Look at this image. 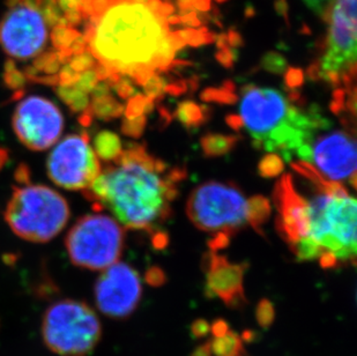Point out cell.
Instances as JSON below:
<instances>
[{
    "label": "cell",
    "instance_id": "d4e9b609",
    "mask_svg": "<svg viewBox=\"0 0 357 356\" xmlns=\"http://www.w3.org/2000/svg\"><path fill=\"white\" fill-rule=\"evenodd\" d=\"M304 3H307V6L314 10V13L324 17L326 10L330 8V5L333 3V0H304Z\"/></svg>",
    "mask_w": 357,
    "mask_h": 356
},
{
    "label": "cell",
    "instance_id": "2e32d148",
    "mask_svg": "<svg viewBox=\"0 0 357 356\" xmlns=\"http://www.w3.org/2000/svg\"><path fill=\"white\" fill-rule=\"evenodd\" d=\"M211 350L214 356H248L242 336L229 329L221 336H213L209 340Z\"/></svg>",
    "mask_w": 357,
    "mask_h": 356
},
{
    "label": "cell",
    "instance_id": "ac0fdd59",
    "mask_svg": "<svg viewBox=\"0 0 357 356\" xmlns=\"http://www.w3.org/2000/svg\"><path fill=\"white\" fill-rule=\"evenodd\" d=\"M236 142L233 135H208L202 138V147L207 156H219L228 153Z\"/></svg>",
    "mask_w": 357,
    "mask_h": 356
},
{
    "label": "cell",
    "instance_id": "1f68e13d",
    "mask_svg": "<svg viewBox=\"0 0 357 356\" xmlns=\"http://www.w3.org/2000/svg\"><path fill=\"white\" fill-rule=\"evenodd\" d=\"M218 1H220V3H222V1H226V0H218Z\"/></svg>",
    "mask_w": 357,
    "mask_h": 356
},
{
    "label": "cell",
    "instance_id": "7a4b0ae2",
    "mask_svg": "<svg viewBox=\"0 0 357 356\" xmlns=\"http://www.w3.org/2000/svg\"><path fill=\"white\" fill-rule=\"evenodd\" d=\"M307 181L305 193L293 176L284 175L275 188L279 230L296 258L317 260L324 269L354 264L356 260L357 202L344 185L326 181L310 165L294 163Z\"/></svg>",
    "mask_w": 357,
    "mask_h": 356
},
{
    "label": "cell",
    "instance_id": "ffe728a7",
    "mask_svg": "<svg viewBox=\"0 0 357 356\" xmlns=\"http://www.w3.org/2000/svg\"><path fill=\"white\" fill-rule=\"evenodd\" d=\"M283 170V158L278 154L267 155L260 162L259 172L264 177L271 178L279 175Z\"/></svg>",
    "mask_w": 357,
    "mask_h": 356
},
{
    "label": "cell",
    "instance_id": "4dcf8cb0",
    "mask_svg": "<svg viewBox=\"0 0 357 356\" xmlns=\"http://www.w3.org/2000/svg\"><path fill=\"white\" fill-rule=\"evenodd\" d=\"M7 161V151L0 147V170L3 168Z\"/></svg>",
    "mask_w": 357,
    "mask_h": 356
},
{
    "label": "cell",
    "instance_id": "4316f807",
    "mask_svg": "<svg viewBox=\"0 0 357 356\" xmlns=\"http://www.w3.org/2000/svg\"><path fill=\"white\" fill-rule=\"evenodd\" d=\"M229 324L225 320H215L211 324V333L213 336H221L229 331Z\"/></svg>",
    "mask_w": 357,
    "mask_h": 356
},
{
    "label": "cell",
    "instance_id": "5bb4252c",
    "mask_svg": "<svg viewBox=\"0 0 357 356\" xmlns=\"http://www.w3.org/2000/svg\"><path fill=\"white\" fill-rule=\"evenodd\" d=\"M94 294L96 306L103 315L115 320L128 318L142 299V280L131 266L115 262L100 276Z\"/></svg>",
    "mask_w": 357,
    "mask_h": 356
},
{
    "label": "cell",
    "instance_id": "8992f818",
    "mask_svg": "<svg viewBox=\"0 0 357 356\" xmlns=\"http://www.w3.org/2000/svg\"><path fill=\"white\" fill-rule=\"evenodd\" d=\"M186 212L197 228L214 237L228 239L248 225L261 232L260 227L270 216L271 206L264 197L246 199L236 186L212 181L193 190Z\"/></svg>",
    "mask_w": 357,
    "mask_h": 356
},
{
    "label": "cell",
    "instance_id": "f1b7e54d",
    "mask_svg": "<svg viewBox=\"0 0 357 356\" xmlns=\"http://www.w3.org/2000/svg\"><path fill=\"white\" fill-rule=\"evenodd\" d=\"M191 356H212V350H211V343L207 340L206 343H202L193 350Z\"/></svg>",
    "mask_w": 357,
    "mask_h": 356
},
{
    "label": "cell",
    "instance_id": "e0dca14e",
    "mask_svg": "<svg viewBox=\"0 0 357 356\" xmlns=\"http://www.w3.org/2000/svg\"><path fill=\"white\" fill-rule=\"evenodd\" d=\"M93 149L98 160L112 162L119 158L123 151V146L121 139L116 133L112 131H101L95 137Z\"/></svg>",
    "mask_w": 357,
    "mask_h": 356
},
{
    "label": "cell",
    "instance_id": "d6986e66",
    "mask_svg": "<svg viewBox=\"0 0 357 356\" xmlns=\"http://www.w3.org/2000/svg\"><path fill=\"white\" fill-rule=\"evenodd\" d=\"M202 107H199L196 103H191V102H185L179 105L178 110H177V117L179 121H182L183 124L192 125L200 124L202 121Z\"/></svg>",
    "mask_w": 357,
    "mask_h": 356
},
{
    "label": "cell",
    "instance_id": "cb8c5ba5",
    "mask_svg": "<svg viewBox=\"0 0 357 356\" xmlns=\"http://www.w3.org/2000/svg\"><path fill=\"white\" fill-rule=\"evenodd\" d=\"M265 66L271 71L282 72L286 66V61L279 54H270L265 58Z\"/></svg>",
    "mask_w": 357,
    "mask_h": 356
},
{
    "label": "cell",
    "instance_id": "30bf717a",
    "mask_svg": "<svg viewBox=\"0 0 357 356\" xmlns=\"http://www.w3.org/2000/svg\"><path fill=\"white\" fill-rule=\"evenodd\" d=\"M326 51L319 77L333 86H351L356 74V0H333Z\"/></svg>",
    "mask_w": 357,
    "mask_h": 356
},
{
    "label": "cell",
    "instance_id": "9c48e42d",
    "mask_svg": "<svg viewBox=\"0 0 357 356\" xmlns=\"http://www.w3.org/2000/svg\"><path fill=\"white\" fill-rule=\"evenodd\" d=\"M124 232L119 222L103 214L79 218L66 237L71 262L82 269L103 271L119 262Z\"/></svg>",
    "mask_w": 357,
    "mask_h": 356
},
{
    "label": "cell",
    "instance_id": "83f0119b",
    "mask_svg": "<svg viewBox=\"0 0 357 356\" xmlns=\"http://www.w3.org/2000/svg\"><path fill=\"white\" fill-rule=\"evenodd\" d=\"M287 82L289 86H296L300 84L303 80V75H302V71L300 70H290L287 74Z\"/></svg>",
    "mask_w": 357,
    "mask_h": 356
},
{
    "label": "cell",
    "instance_id": "52a82bcc",
    "mask_svg": "<svg viewBox=\"0 0 357 356\" xmlns=\"http://www.w3.org/2000/svg\"><path fill=\"white\" fill-rule=\"evenodd\" d=\"M5 218L21 239L45 243L54 239L68 225L70 209L57 191L45 185L26 183L14 188Z\"/></svg>",
    "mask_w": 357,
    "mask_h": 356
},
{
    "label": "cell",
    "instance_id": "ba28073f",
    "mask_svg": "<svg viewBox=\"0 0 357 356\" xmlns=\"http://www.w3.org/2000/svg\"><path fill=\"white\" fill-rule=\"evenodd\" d=\"M42 336L52 353L87 356L101 340V322L86 303L61 299L51 304L44 313Z\"/></svg>",
    "mask_w": 357,
    "mask_h": 356
},
{
    "label": "cell",
    "instance_id": "277c9868",
    "mask_svg": "<svg viewBox=\"0 0 357 356\" xmlns=\"http://www.w3.org/2000/svg\"><path fill=\"white\" fill-rule=\"evenodd\" d=\"M184 170L169 168L140 144L123 149L84 190L130 229L153 232L167 220Z\"/></svg>",
    "mask_w": 357,
    "mask_h": 356
},
{
    "label": "cell",
    "instance_id": "484cf974",
    "mask_svg": "<svg viewBox=\"0 0 357 356\" xmlns=\"http://www.w3.org/2000/svg\"><path fill=\"white\" fill-rule=\"evenodd\" d=\"M146 280L151 285H161L165 283V276L163 271L160 269H151L146 274Z\"/></svg>",
    "mask_w": 357,
    "mask_h": 356
},
{
    "label": "cell",
    "instance_id": "7402d4cb",
    "mask_svg": "<svg viewBox=\"0 0 357 356\" xmlns=\"http://www.w3.org/2000/svg\"><path fill=\"white\" fill-rule=\"evenodd\" d=\"M144 125H145V117L140 116V117L128 119V123H125L124 126H123V130L128 135H138L142 131Z\"/></svg>",
    "mask_w": 357,
    "mask_h": 356
},
{
    "label": "cell",
    "instance_id": "7c38bea8",
    "mask_svg": "<svg viewBox=\"0 0 357 356\" xmlns=\"http://www.w3.org/2000/svg\"><path fill=\"white\" fill-rule=\"evenodd\" d=\"M47 175L66 190H86L101 172V165L86 133L58 142L47 161Z\"/></svg>",
    "mask_w": 357,
    "mask_h": 356
},
{
    "label": "cell",
    "instance_id": "603a6c76",
    "mask_svg": "<svg viewBox=\"0 0 357 356\" xmlns=\"http://www.w3.org/2000/svg\"><path fill=\"white\" fill-rule=\"evenodd\" d=\"M191 333L196 339H202L211 333V324L206 320H197L191 325Z\"/></svg>",
    "mask_w": 357,
    "mask_h": 356
},
{
    "label": "cell",
    "instance_id": "9a60e30c",
    "mask_svg": "<svg viewBox=\"0 0 357 356\" xmlns=\"http://www.w3.org/2000/svg\"><path fill=\"white\" fill-rule=\"evenodd\" d=\"M206 273V292L209 297H218L230 309H242L245 306L244 274L246 264H233L225 255L209 252L204 260Z\"/></svg>",
    "mask_w": 357,
    "mask_h": 356
},
{
    "label": "cell",
    "instance_id": "8fae6325",
    "mask_svg": "<svg viewBox=\"0 0 357 356\" xmlns=\"http://www.w3.org/2000/svg\"><path fill=\"white\" fill-rule=\"evenodd\" d=\"M328 130V128H327ZM318 132L301 148L297 158L310 165L326 181L356 186V144L349 132L344 130Z\"/></svg>",
    "mask_w": 357,
    "mask_h": 356
},
{
    "label": "cell",
    "instance_id": "4fadbf2b",
    "mask_svg": "<svg viewBox=\"0 0 357 356\" xmlns=\"http://www.w3.org/2000/svg\"><path fill=\"white\" fill-rule=\"evenodd\" d=\"M13 128L17 139L31 151H47L57 144L64 130L59 107L47 98L31 95L15 107Z\"/></svg>",
    "mask_w": 357,
    "mask_h": 356
},
{
    "label": "cell",
    "instance_id": "6da1fadb",
    "mask_svg": "<svg viewBox=\"0 0 357 356\" xmlns=\"http://www.w3.org/2000/svg\"><path fill=\"white\" fill-rule=\"evenodd\" d=\"M86 51L109 82L131 77L144 86L165 71L185 42L169 29L172 5L161 0H82Z\"/></svg>",
    "mask_w": 357,
    "mask_h": 356
},
{
    "label": "cell",
    "instance_id": "5b68a950",
    "mask_svg": "<svg viewBox=\"0 0 357 356\" xmlns=\"http://www.w3.org/2000/svg\"><path fill=\"white\" fill-rule=\"evenodd\" d=\"M234 128H245L257 148L291 160L331 121L314 111H303L281 91L248 86L242 91L238 117Z\"/></svg>",
    "mask_w": 357,
    "mask_h": 356
},
{
    "label": "cell",
    "instance_id": "3957f363",
    "mask_svg": "<svg viewBox=\"0 0 357 356\" xmlns=\"http://www.w3.org/2000/svg\"><path fill=\"white\" fill-rule=\"evenodd\" d=\"M81 0H6L0 47L8 64L26 65L24 77L58 84L72 58L86 51Z\"/></svg>",
    "mask_w": 357,
    "mask_h": 356
},
{
    "label": "cell",
    "instance_id": "f546056e",
    "mask_svg": "<svg viewBox=\"0 0 357 356\" xmlns=\"http://www.w3.org/2000/svg\"><path fill=\"white\" fill-rule=\"evenodd\" d=\"M190 3L200 10H208L211 7V0H190Z\"/></svg>",
    "mask_w": 357,
    "mask_h": 356
},
{
    "label": "cell",
    "instance_id": "44dd1931",
    "mask_svg": "<svg viewBox=\"0 0 357 356\" xmlns=\"http://www.w3.org/2000/svg\"><path fill=\"white\" fill-rule=\"evenodd\" d=\"M257 322L264 329H268L274 322L275 318V310L273 303L270 299H264L258 303L256 309Z\"/></svg>",
    "mask_w": 357,
    "mask_h": 356
}]
</instances>
